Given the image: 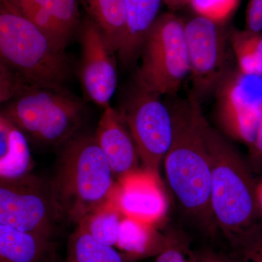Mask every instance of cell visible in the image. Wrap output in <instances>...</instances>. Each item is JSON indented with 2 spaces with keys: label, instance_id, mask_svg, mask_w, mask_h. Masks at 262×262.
Masks as SVG:
<instances>
[{
  "label": "cell",
  "instance_id": "obj_24",
  "mask_svg": "<svg viewBox=\"0 0 262 262\" xmlns=\"http://www.w3.org/2000/svg\"><path fill=\"white\" fill-rule=\"evenodd\" d=\"M239 3V0H190L189 5L196 15L222 25L233 14Z\"/></svg>",
  "mask_w": 262,
  "mask_h": 262
},
{
  "label": "cell",
  "instance_id": "obj_21",
  "mask_svg": "<svg viewBox=\"0 0 262 262\" xmlns=\"http://www.w3.org/2000/svg\"><path fill=\"white\" fill-rule=\"evenodd\" d=\"M42 31L58 47L64 50L71 37L51 15L29 0H0Z\"/></svg>",
  "mask_w": 262,
  "mask_h": 262
},
{
  "label": "cell",
  "instance_id": "obj_9",
  "mask_svg": "<svg viewBox=\"0 0 262 262\" xmlns=\"http://www.w3.org/2000/svg\"><path fill=\"white\" fill-rule=\"evenodd\" d=\"M217 115L230 137L249 146L262 113V75L228 70L215 89Z\"/></svg>",
  "mask_w": 262,
  "mask_h": 262
},
{
  "label": "cell",
  "instance_id": "obj_19",
  "mask_svg": "<svg viewBox=\"0 0 262 262\" xmlns=\"http://www.w3.org/2000/svg\"><path fill=\"white\" fill-rule=\"evenodd\" d=\"M125 256L101 244L77 226L67 245L66 262H127Z\"/></svg>",
  "mask_w": 262,
  "mask_h": 262
},
{
  "label": "cell",
  "instance_id": "obj_10",
  "mask_svg": "<svg viewBox=\"0 0 262 262\" xmlns=\"http://www.w3.org/2000/svg\"><path fill=\"white\" fill-rule=\"evenodd\" d=\"M192 93L201 101L215 91L228 72L225 34L221 24L196 15L185 23Z\"/></svg>",
  "mask_w": 262,
  "mask_h": 262
},
{
  "label": "cell",
  "instance_id": "obj_16",
  "mask_svg": "<svg viewBox=\"0 0 262 262\" xmlns=\"http://www.w3.org/2000/svg\"><path fill=\"white\" fill-rule=\"evenodd\" d=\"M155 226L124 217L116 246L125 253L127 259H137L158 255L166 247L168 237L157 232Z\"/></svg>",
  "mask_w": 262,
  "mask_h": 262
},
{
  "label": "cell",
  "instance_id": "obj_25",
  "mask_svg": "<svg viewBox=\"0 0 262 262\" xmlns=\"http://www.w3.org/2000/svg\"><path fill=\"white\" fill-rule=\"evenodd\" d=\"M233 248L236 262H262V223Z\"/></svg>",
  "mask_w": 262,
  "mask_h": 262
},
{
  "label": "cell",
  "instance_id": "obj_27",
  "mask_svg": "<svg viewBox=\"0 0 262 262\" xmlns=\"http://www.w3.org/2000/svg\"><path fill=\"white\" fill-rule=\"evenodd\" d=\"M189 251L179 239L168 236V244L154 262H190Z\"/></svg>",
  "mask_w": 262,
  "mask_h": 262
},
{
  "label": "cell",
  "instance_id": "obj_2",
  "mask_svg": "<svg viewBox=\"0 0 262 262\" xmlns=\"http://www.w3.org/2000/svg\"><path fill=\"white\" fill-rule=\"evenodd\" d=\"M211 170V206L217 228L232 247L262 223L257 184L247 160L203 120Z\"/></svg>",
  "mask_w": 262,
  "mask_h": 262
},
{
  "label": "cell",
  "instance_id": "obj_23",
  "mask_svg": "<svg viewBox=\"0 0 262 262\" xmlns=\"http://www.w3.org/2000/svg\"><path fill=\"white\" fill-rule=\"evenodd\" d=\"M163 0H125L126 23L135 31L146 30L159 16Z\"/></svg>",
  "mask_w": 262,
  "mask_h": 262
},
{
  "label": "cell",
  "instance_id": "obj_5",
  "mask_svg": "<svg viewBox=\"0 0 262 262\" xmlns=\"http://www.w3.org/2000/svg\"><path fill=\"white\" fill-rule=\"evenodd\" d=\"M84 113L82 101L61 88L28 86L7 103L1 116L18 127L29 141L61 146L76 135Z\"/></svg>",
  "mask_w": 262,
  "mask_h": 262
},
{
  "label": "cell",
  "instance_id": "obj_6",
  "mask_svg": "<svg viewBox=\"0 0 262 262\" xmlns=\"http://www.w3.org/2000/svg\"><path fill=\"white\" fill-rule=\"evenodd\" d=\"M138 87L162 96H173L190 72L185 22L173 13L160 15L144 39Z\"/></svg>",
  "mask_w": 262,
  "mask_h": 262
},
{
  "label": "cell",
  "instance_id": "obj_29",
  "mask_svg": "<svg viewBox=\"0 0 262 262\" xmlns=\"http://www.w3.org/2000/svg\"><path fill=\"white\" fill-rule=\"evenodd\" d=\"M245 29L252 32H261L262 0H249L246 10Z\"/></svg>",
  "mask_w": 262,
  "mask_h": 262
},
{
  "label": "cell",
  "instance_id": "obj_13",
  "mask_svg": "<svg viewBox=\"0 0 262 262\" xmlns=\"http://www.w3.org/2000/svg\"><path fill=\"white\" fill-rule=\"evenodd\" d=\"M94 136L117 179L140 168L135 141L118 110L105 108Z\"/></svg>",
  "mask_w": 262,
  "mask_h": 262
},
{
  "label": "cell",
  "instance_id": "obj_8",
  "mask_svg": "<svg viewBox=\"0 0 262 262\" xmlns=\"http://www.w3.org/2000/svg\"><path fill=\"white\" fill-rule=\"evenodd\" d=\"M161 96L136 86L119 113L135 141L142 168L160 175L173 140V118Z\"/></svg>",
  "mask_w": 262,
  "mask_h": 262
},
{
  "label": "cell",
  "instance_id": "obj_20",
  "mask_svg": "<svg viewBox=\"0 0 262 262\" xmlns=\"http://www.w3.org/2000/svg\"><path fill=\"white\" fill-rule=\"evenodd\" d=\"M230 41L237 69L248 75H262V33L234 29Z\"/></svg>",
  "mask_w": 262,
  "mask_h": 262
},
{
  "label": "cell",
  "instance_id": "obj_33",
  "mask_svg": "<svg viewBox=\"0 0 262 262\" xmlns=\"http://www.w3.org/2000/svg\"><path fill=\"white\" fill-rule=\"evenodd\" d=\"M46 262H58V261H57L56 258H53V259L50 260V261H48Z\"/></svg>",
  "mask_w": 262,
  "mask_h": 262
},
{
  "label": "cell",
  "instance_id": "obj_4",
  "mask_svg": "<svg viewBox=\"0 0 262 262\" xmlns=\"http://www.w3.org/2000/svg\"><path fill=\"white\" fill-rule=\"evenodd\" d=\"M0 60L33 87L61 88L70 75L64 50L9 5L0 4Z\"/></svg>",
  "mask_w": 262,
  "mask_h": 262
},
{
  "label": "cell",
  "instance_id": "obj_32",
  "mask_svg": "<svg viewBox=\"0 0 262 262\" xmlns=\"http://www.w3.org/2000/svg\"><path fill=\"white\" fill-rule=\"evenodd\" d=\"M257 195L258 203L262 213V181L257 184Z\"/></svg>",
  "mask_w": 262,
  "mask_h": 262
},
{
  "label": "cell",
  "instance_id": "obj_11",
  "mask_svg": "<svg viewBox=\"0 0 262 262\" xmlns=\"http://www.w3.org/2000/svg\"><path fill=\"white\" fill-rule=\"evenodd\" d=\"M80 80L90 100L105 108L117 89L116 63L101 29L88 17L80 26Z\"/></svg>",
  "mask_w": 262,
  "mask_h": 262
},
{
  "label": "cell",
  "instance_id": "obj_26",
  "mask_svg": "<svg viewBox=\"0 0 262 262\" xmlns=\"http://www.w3.org/2000/svg\"><path fill=\"white\" fill-rule=\"evenodd\" d=\"M21 77H19L8 66L0 62V101L9 102L28 87Z\"/></svg>",
  "mask_w": 262,
  "mask_h": 262
},
{
  "label": "cell",
  "instance_id": "obj_18",
  "mask_svg": "<svg viewBox=\"0 0 262 262\" xmlns=\"http://www.w3.org/2000/svg\"><path fill=\"white\" fill-rule=\"evenodd\" d=\"M124 215L110 201L88 213L77 225L98 242L116 246Z\"/></svg>",
  "mask_w": 262,
  "mask_h": 262
},
{
  "label": "cell",
  "instance_id": "obj_7",
  "mask_svg": "<svg viewBox=\"0 0 262 262\" xmlns=\"http://www.w3.org/2000/svg\"><path fill=\"white\" fill-rule=\"evenodd\" d=\"M63 221L50 182L31 173L0 179V225L53 239Z\"/></svg>",
  "mask_w": 262,
  "mask_h": 262
},
{
  "label": "cell",
  "instance_id": "obj_17",
  "mask_svg": "<svg viewBox=\"0 0 262 262\" xmlns=\"http://www.w3.org/2000/svg\"><path fill=\"white\" fill-rule=\"evenodd\" d=\"M80 3L89 18L101 29L110 51L117 53L126 28L125 0H80Z\"/></svg>",
  "mask_w": 262,
  "mask_h": 262
},
{
  "label": "cell",
  "instance_id": "obj_22",
  "mask_svg": "<svg viewBox=\"0 0 262 262\" xmlns=\"http://www.w3.org/2000/svg\"><path fill=\"white\" fill-rule=\"evenodd\" d=\"M42 8L72 37L79 28L80 0H29Z\"/></svg>",
  "mask_w": 262,
  "mask_h": 262
},
{
  "label": "cell",
  "instance_id": "obj_1",
  "mask_svg": "<svg viewBox=\"0 0 262 262\" xmlns=\"http://www.w3.org/2000/svg\"><path fill=\"white\" fill-rule=\"evenodd\" d=\"M168 105L173 135L163 161L167 182L184 215L212 233L217 227L211 211V163L203 135L205 116L201 101L192 94Z\"/></svg>",
  "mask_w": 262,
  "mask_h": 262
},
{
  "label": "cell",
  "instance_id": "obj_31",
  "mask_svg": "<svg viewBox=\"0 0 262 262\" xmlns=\"http://www.w3.org/2000/svg\"><path fill=\"white\" fill-rule=\"evenodd\" d=\"M190 0H163L164 4L167 5L170 10H178L185 5H189Z\"/></svg>",
  "mask_w": 262,
  "mask_h": 262
},
{
  "label": "cell",
  "instance_id": "obj_30",
  "mask_svg": "<svg viewBox=\"0 0 262 262\" xmlns=\"http://www.w3.org/2000/svg\"><path fill=\"white\" fill-rule=\"evenodd\" d=\"M189 255L190 262H236L234 258L210 249L189 251Z\"/></svg>",
  "mask_w": 262,
  "mask_h": 262
},
{
  "label": "cell",
  "instance_id": "obj_12",
  "mask_svg": "<svg viewBox=\"0 0 262 262\" xmlns=\"http://www.w3.org/2000/svg\"><path fill=\"white\" fill-rule=\"evenodd\" d=\"M108 201L125 217L156 225L168 210L160 175L141 168L117 179Z\"/></svg>",
  "mask_w": 262,
  "mask_h": 262
},
{
  "label": "cell",
  "instance_id": "obj_15",
  "mask_svg": "<svg viewBox=\"0 0 262 262\" xmlns=\"http://www.w3.org/2000/svg\"><path fill=\"white\" fill-rule=\"evenodd\" d=\"M28 139L18 127L0 116V179L19 178L34 165Z\"/></svg>",
  "mask_w": 262,
  "mask_h": 262
},
{
  "label": "cell",
  "instance_id": "obj_28",
  "mask_svg": "<svg viewBox=\"0 0 262 262\" xmlns=\"http://www.w3.org/2000/svg\"><path fill=\"white\" fill-rule=\"evenodd\" d=\"M247 161L254 175L262 173V113L254 140L248 146Z\"/></svg>",
  "mask_w": 262,
  "mask_h": 262
},
{
  "label": "cell",
  "instance_id": "obj_3",
  "mask_svg": "<svg viewBox=\"0 0 262 262\" xmlns=\"http://www.w3.org/2000/svg\"><path fill=\"white\" fill-rule=\"evenodd\" d=\"M114 177L95 136L75 135L61 145L50 184L63 220L78 225L108 201Z\"/></svg>",
  "mask_w": 262,
  "mask_h": 262
},
{
  "label": "cell",
  "instance_id": "obj_14",
  "mask_svg": "<svg viewBox=\"0 0 262 262\" xmlns=\"http://www.w3.org/2000/svg\"><path fill=\"white\" fill-rule=\"evenodd\" d=\"M55 252L53 239L0 225V262H46L56 258Z\"/></svg>",
  "mask_w": 262,
  "mask_h": 262
}]
</instances>
